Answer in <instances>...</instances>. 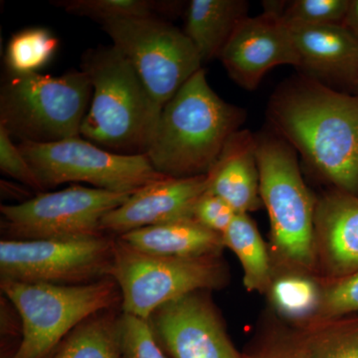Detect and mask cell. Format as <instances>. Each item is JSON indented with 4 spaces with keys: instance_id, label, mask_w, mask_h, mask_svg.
<instances>
[{
    "instance_id": "44dd1931",
    "label": "cell",
    "mask_w": 358,
    "mask_h": 358,
    "mask_svg": "<svg viewBox=\"0 0 358 358\" xmlns=\"http://www.w3.org/2000/svg\"><path fill=\"white\" fill-rule=\"evenodd\" d=\"M51 358H122L119 317L110 310L92 315L66 336Z\"/></svg>"
},
{
    "instance_id": "5b68a950",
    "label": "cell",
    "mask_w": 358,
    "mask_h": 358,
    "mask_svg": "<svg viewBox=\"0 0 358 358\" xmlns=\"http://www.w3.org/2000/svg\"><path fill=\"white\" fill-rule=\"evenodd\" d=\"M91 99V82L82 70L61 76L8 73L0 89V126L21 141L77 138Z\"/></svg>"
},
{
    "instance_id": "4fadbf2b",
    "label": "cell",
    "mask_w": 358,
    "mask_h": 358,
    "mask_svg": "<svg viewBox=\"0 0 358 358\" xmlns=\"http://www.w3.org/2000/svg\"><path fill=\"white\" fill-rule=\"evenodd\" d=\"M267 3L261 15L240 22L219 57L234 82L249 91L273 68L299 66L293 37L281 16L282 3Z\"/></svg>"
},
{
    "instance_id": "277c9868",
    "label": "cell",
    "mask_w": 358,
    "mask_h": 358,
    "mask_svg": "<svg viewBox=\"0 0 358 358\" xmlns=\"http://www.w3.org/2000/svg\"><path fill=\"white\" fill-rule=\"evenodd\" d=\"M260 195L268 211L273 255L285 270L310 274L317 268V199L301 176L296 152L275 134L256 136Z\"/></svg>"
},
{
    "instance_id": "30bf717a",
    "label": "cell",
    "mask_w": 358,
    "mask_h": 358,
    "mask_svg": "<svg viewBox=\"0 0 358 358\" xmlns=\"http://www.w3.org/2000/svg\"><path fill=\"white\" fill-rule=\"evenodd\" d=\"M102 29L162 108L203 68L185 31L157 16L108 21Z\"/></svg>"
},
{
    "instance_id": "3957f363",
    "label": "cell",
    "mask_w": 358,
    "mask_h": 358,
    "mask_svg": "<svg viewBox=\"0 0 358 358\" xmlns=\"http://www.w3.org/2000/svg\"><path fill=\"white\" fill-rule=\"evenodd\" d=\"M81 70L92 85L81 136L109 152L147 155L164 108L145 88L138 73L117 47L85 52Z\"/></svg>"
},
{
    "instance_id": "ac0fdd59",
    "label": "cell",
    "mask_w": 358,
    "mask_h": 358,
    "mask_svg": "<svg viewBox=\"0 0 358 358\" xmlns=\"http://www.w3.org/2000/svg\"><path fill=\"white\" fill-rule=\"evenodd\" d=\"M117 237L143 253L174 258L221 255L225 248L222 235L193 218L148 226Z\"/></svg>"
},
{
    "instance_id": "8fae6325",
    "label": "cell",
    "mask_w": 358,
    "mask_h": 358,
    "mask_svg": "<svg viewBox=\"0 0 358 358\" xmlns=\"http://www.w3.org/2000/svg\"><path fill=\"white\" fill-rule=\"evenodd\" d=\"M115 237L0 241V279L77 286L110 278Z\"/></svg>"
},
{
    "instance_id": "8992f818",
    "label": "cell",
    "mask_w": 358,
    "mask_h": 358,
    "mask_svg": "<svg viewBox=\"0 0 358 358\" xmlns=\"http://www.w3.org/2000/svg\"><path fill=\"white\" fill-rule=\"evenodd\" d=\"M0 289L20 320L21 341L11 358L50 357L75 327L122 300L112 278L77 286L1 280Z\"/></svg>"
},
{
    "instance_id": "2e32d148",
    "label": "cell",
    "mask_w": 358,
    "mask_h": 358,
    "mask_svg": "<svg viewBox=\"0 0 358 358\" xmlns=\"http://www.w3.org/2000/svg\"><path fill=\"white\" fill-rule=\"evenodd\" d=\"M317 263L327 279L358 271V196L334 190L317 199L315 216Z\"/></svg>"
},
{
    "instance_id": "6da1fadb",
    "label": "cell",
    "mask_w": 358,
    "mask_h": 358,
    "mask_svg": "<svg viewBox=\"0 0 358 358\" xmlns=\"http://www.w3.org/2000/svg\"><path fill=\"white\" fill-rule=\"evenodd\" d=\"M268 119L315 173L358 194V95L303 75L275 92Z\"/></svg>"
},
{
    "instance_id": "83f0119b",
    "label": "cell",
    "mask_w": 358,
    "mask_h": 358,
    "mask_svg": "<svg viewBox=\"0 0 358 358\" xmlns=\"http://www.w3.org/2000/svg\"><path fill=\"white\" fill-rule=\"evenodd\" d=\"M119 336L122 358H167L148 320L122 313Z\"/></svg>"
},
{
    "instance_id": "5bb4252c",
    "label": "cell",
    "mask_w": 358,
    "mask_h": 358,
    "mask_svg": "<svg viewBox=\"0 0 358 358\" xmlns=\"http://www.w3.org/2000/svg\"><path fill=\"white\" fill-rule=\"evenodd\" d=\"M206 190L207 176L162 179L106 214L101 227L106 234L117 237L148 226L193 218L195 204Z\"/></svg>"
},
{
    "instance_id": "f546056e",
    "label": "cell",
    "mask_w": 358,
    "mask_h": 358,
    "mask_svg": "<svg viewBox=\"0 0 358 358\" xmlns=\"http://www.w3.org/2000/svg\"><path fill=\"white\" fill-rule=\"evenodd\" d=\"M236 214L225 200L207 190L197 200L193 209V219L220 235L228 229Z\"/></svg>"
},
{
    "instance_id": "603a6c76",
    "label": "cell",
    "mask_w": 358,
    "mask_h": 358,
    "mask_svg": "<svg viewBox=\"0 0 358 358\" xmlns=\"http://www.w3.org/2000/svg\"><path fill=\"white\" fill-rule=\"evenodd\" d=\"M59 46L58 39L43 27L26 28L14 34L7 45L4 62L10 74L38 73L50 62Z\"/></svg>"
},
{
    "instance_id": "cb8c5ba5",
    "label": "cell",
    "mask_w": 358,
    "mask_h": 358,
    "mask_svg": "<svg viewBox=\"0 0 358 358\" xmlns=\"http://www.w3.org/2000/svg\"><path fill=\"white\" fill-rule=\"evenodd\" d=\"M301 331L310 358H358V320L313 322Z\"/></svg>"
},
{
    "instance_id": "9c48e42d",
    "label": "cell",
    "mask_w": 358,
    "mask_h": 358,
    "mask_svg": "<svg viewBox=\"0 0 358 358\" xmlns=\"http://www.w3.org/2000/svg\"><path fill=\"white\" fill-rule=\"evenodd\" d=\"M133 194L72 185L0 206L3 239L85 240L103 236L101 222Z\"/></svg>"
},
{
    "instance_id": "d4e9b609",
    "label": "cell",
    "mask_w": 358,
    "mask_h": 358,
    "mask_svg": "<svg viewBox=\"0 0 358 358\" xmlns=\"http://www.w3.org/2000/svg\"><path fill=\"white\" fill-rule=\"evenodd\" d=\"M53 3L66 13L100 21L101 24L126 18L154 17L157 11L171 6V2L148 0H61Z\"/></svg>"
},
{
    "instance_id": "52a82bcc",
    "label": "cell",
    "mask_w": 358,
    "mask_h": 358,
    "mask_svg": "<svg viewBox=\"0 0 358 358\" xmlns=\"http://www.w3.org/2000/svg\"><path fill=\"white\" fill-rule=\"evenodd\" d=\"M221 255L174 258L143 253L115 237L110 278L121 292L122 313L148 320L157 308L199 291L223 288Z\"/></svg>"
},
{
    "instance_id": "7402d4cb",
    "label": "cell",
    "mask_w": 358,
    "mask_h": 358,
    "mask_svg": "<svg viewBox=\"0 0 358 358\" xmlns=\"http://www.w3.org/2000/svg\"><path fill=\"white\" fill-rule=\"evenodd\" d=\"M267 293L273 307L282 317L306 327L319 312L322 282L308 273L282 268L279 275L273 274Z\"/></svg>"
},
{
    "instance_id": "d6986e66",
    "label": "cell",
    "mask_w": 358,
    "mask_h": 358,
    "mask_svg": "<svg viewBox=\"0 0 358 358\" xmlns=\"http://www.w3.org/2000/svg\"><path fill=\"white\" fill-rule=\"evenodd\" d=\"M243 0H192L185 13L186 36L199 52L202 64L220 57L237 26L248 17Z\"/></svg>"
},
{
    "instance_id": "9a60e30c",
    "label": "cell",
    "mask_w": 358,
    "mask_h": 358,
    "mask_svg": "<svg viewBox=\"0 0 358 358\" xmlns=\"http://www.w3.org/2000/svg\"><path fill=\"white\" fill-rule=\"evenodd\" d=\"M289 26L305 76L336 89L355 88L358 79V38L343 24Z\"/></svg>"
},
{
    "instance_id": "d6a6232c",
    "label": "cell",
    "mask_w": 358,
    "mask_h": 358,
    "mask_svg": "<svg viewBox=\"0 0 358 358\" xmlns=\"http://www.w3.org/2000/svg\"><path fill=\"white\" fill-rule=\"evenodd\" d=\"M355 91H357V95H358V79H357V85H355Z\"/></svg>"
},
{
    "instance_id": "e0dca14e",
    "label": "cell",
    "mask_w": 358,
    "mask_h": 358,
    "mask_svg": "<svg viewBox=\"0 0 358 358\" xmlns=\"http://www.w3.org/2000/svg\"><path fill=\"white\" fill-rule=\"evenodd\" d=\"M256 143L251 131L239 129L206 174L207 192L225 200L237 214H248L263 206Z\"/></svg>"
},
{
    "instance_id": "484cf974",
    "label": "cell",
    "mask_w": 358,
    "mask_h": 358,
    "mask_svg": "<svg viewBox=\"0 0 358 358\" xmlns=\"http://www.w3.org/2000/svg\"><path fill=\"white\" fill-rule=\"evenodd\" d=\"M350 0H294L284 4L281 11L287 24H343Z\"/></svg>"
},
{
    "instance_id": "4dcf8cb0",
    "label": "cell",
    "mask_w": 358,
    "mask_h": 358,
    "mask_svg": "<svg viewBox=\"0 0 358 358\" xmlns=\"http://www.w3.org/2000/svg\"><path fill=\"white\" fill-rule=\"evenodd\" d=\"M244 358H310L303 331L281 333L266 341Z\"/></svg>"
},
{
    "instance_id": "ffe728a7",
    "label": "cell",
    "mask_w": 358,
    "mask_h": 358,
    "mask_svg": "<svg viewBox=\"0 0 358 358\" xmlns=\"http://www.w3.org/2000/svg\"><path fill=\"white\" fill-rule=\"evenodd\" d=\"M222 239L224 247L229 248L241 263L245 288L249 292L267 293L274 274L273 261L249 214H236Z\"/></svg>"
},
{
    "instance_id": "1f68e13d",
    "label": "cell",
    "mask_w": 358,
    "mask_h": 358,
    "mask_svg": "<svg viewBox=\"0 0 358 358\" xmlns=\"http://www.w3.org/2000/svg\"><path fill=\"white\" fill-rule=\"evenodd\" d=\"M343 25L358 38V0H350V8L346 13Z\"/></svg>"
},
{
    "instance_id": "7a4b0ae2",
    "label": "cell",
    "mask_w": 358,
    "mask_h": 358,
    "mask_svg": "<svg viewBox=\"0 0 358 358\" xmlns=\"http://www.w3.org/2000/svg\"><path fill=\"white\" fill-rule=\"evenodd\" d=\"M245 119L242 108L212 90L202 68L164 105L145 155L167 178L206 176Z\"/></svg>"
},
{
    "instance_id": "4316f807",
    "label": "cell",
    "mask_w": 358,
    "mask_h": 358,
    "mask_svg": "<svg viewBox=\"0 0 358 358\" xmlns=\"http://www.w3.org/2000/svg\"><path fill=\"white\" fill-rule=\"evenodd\" d=\"M352 313H358V271L322 281L319 312L313 322L343 319Z\"/></svg>"
},
{
    "instance_id": "f1b7e54d",
    "label": "cell",
    "mask_w": 358,
    "mask_h": 358,
    "mask_svg": "<svg viewBox=\"0 0 358 358\" xmlns=\"http://www.w3.org/2000/svg\"><path fill=\"white\" fill-rule=\"evenodd\" d=\"M0 171L30 189L38 193L45 192L43 186L20 147L13 143V136L2 126H0Z\"/></svg>"
},
{
    "instance_id": "7c38bea8",
    "label": "cell",
    "mask_w": 358,
    "mask_h": 358,
    "mask_svg": "<svg viewBox=\"0 0 358 358\" xmlns=\"http://www.w3.org/2000/svg\"><path fill=\"white\" fill-rule=\"evenodd\" d=\"M206 292L186 294L157 308L148 320L155 338L173 358H244Z\"/></svg>"
},
{
    "instance_id": "ba28073f",
    "label": "cell",
    "mask_w": 358,
    "mask_h": 358,
    "mask_svg": "<svg viewBox=\"0 0 358 358\" xmlns=\"http://www.w3.org/2000/svg\"><path fill=\"white\" fill-rule=\"evenodd\" d=\"M21 152L43 186L89 183L107 192L134 194L167 178L157 173L147 155H122L77 138L57 143L20 141Z\"/></svg>"
}]
</instances>
